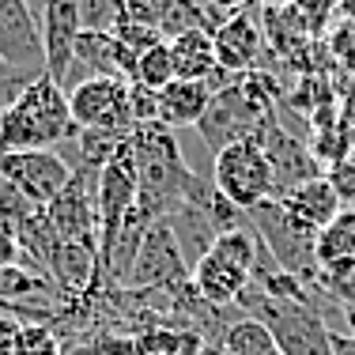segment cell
Segmentation results:
<instances>
[{"label": "cell", "instance_id": "1", "mask_svg": "<svg viewBox=\"0 0 355 355\" xmlns=\"http://www.w3.org/2000/svg\"><path fill=\"white\" fill-rule=\"evenodd\" d=\"M276 106H280V87L261 72L234 76L227 87H219L208 103L205 117L197 121V132L205 148L219 155L223 148L242 140H257L265 125L276 121Z\"/></svg>", "mask_w": 355, "mask_h": 355}, {"label": "cell", "instance_id": "2", "mask_svg": "<svg viewBox=\"0 0 355 355\" xmlns=\"http://www.w3.org/2000/svg\"><path fill=\"white\" fill-rule=\"evenodd\" d=\"M132 163H137V182L140 197L137 205L155 219L171 216L182 200H189V193L200 185V178L193 174V166L182 159L178 137L163 125H140L129 137Z\"/></svg>", "mask_w": 355, "mask_h": 355}, {"label": "cell", "instance_id": "3", "mask_svg": "<svg viewBox=\"0 0 355 355\" xmlns=\"http://www.w3.org/2000/svg\"><path fill=\"white\" fill-rule=\"evenodd\" d=\"M76 137L69 95L49 76H38L23 98L0 117V155L8 151H57Z\"/></svg>", "mask_w": 355, "mask_h": 355}, {"label": "cell", "instance_id": "4", "mask_svg": "<svg viewBox=\"0 0 355 355\" xmlns=\"http://www.w3.org/2000/svg\"><path fill=\"white\" fill-rule=\"evenodd\" d=\"M261 239L253 231V223L246 231H231L219 234L216 246L205 253V257L193 265V291L208 302V306H234L242 299V291L250 287L253 276V261H257Z\"/></svg>", "mask_w": 355, "mask_h": 355}, {"label": "cell", "instance_id": "5", "mask_svg": "<svg viewBox=\"0 0 355 355\" xmlns=\"http://www.w3.org/2000/svg\"><path fill=\"white\" fill-rule=\"evenodd\" d=\"M250 223L257 231L261 246L272 253V261L284 272L299 276L302 284H314L318 276V231L295 219L280 200H265L250 212Z\"/></svg>", "mask_w": 355, "mask_h": 355}, {"label": "cell", "instance_id": "6", "mask_svg": "<svg viewBox=\"0 0 355 355\" xmlns=\"http://www.w3.org/2000/svg\"><path fill=\"white\" fill-rule=\"evenodd\" d=\"M212 185L242 212L272 200V171L257 140H242L212 155Z\"/></svg>", "mask_w": 355, "mask_h": 355}, {"label": "cell", "instance_id": "7", "mask_svg": "<svg viewBox=\"0 0 355 355\" xmlns=\"http://www.w3.org/2000/svg\"><path fill=\"white\" fill-rule=\"evenodd\" d=\"M140 197V182H137V163H132V148L129 140L117 148V155L98 171L95 182V216H98V265H106L114 239L121 231L125 216L137 208Z\"/></svg>", "mask_w": 355, "mask_h": 355}, {"label": "cell", "instance_id": "8", "mask_svg": "<svg viewBox=\"0 0 355 355\" xmlns=\"http://www.w3.org/2000/svg\"><path fill=\"white\" fill-rule=\"evenodd\" d=\"M69 110L76 132H110V137H132V110H129V83L91 76L76 91H69Z\"/></svg>", "mask_w": 355, "mask_h": 355}, {"label": "cell", "instance_id": "9", "mask_svg": "<svg viewBox=\"0 0 355 355\" xmlns=\"http://www.w3.org/2000/svg\"><path fill=\"white\" fill-rule=\"evenodd\" d=\"M189 265H185L182 250H178L171 227L163 219L151 223V231L144 234L140 253L132 261V272L125 280V291H182L189 284Z\"/></svg>", "mask_w": 355, "mask_h": 355}, {"label": "cell", "instance_id": "10", "mask_svg": "<svg viewBox=\"0 0 355 355\" xmlns=\"http://www.w3.org/2000/svg\"><path fill=\"white\" fill-rule=\"evenodd\" d=\"M0 182L19 189L31 205L46 208L72 182V166L61 151H8L0 155Z\"/></svg>", "mask_w": 355, "mask_h": 355}, {"label": "cell", "instance_id": "11", "mask_svg": "<svg viewBox=\"0 0 355 355\" xmlns=\"http://www.w3.org/2000/svg\"><path fill=\"white\" fill-rule=\"evenodd\" d=\"M257 148L265 151L268 171H272V200H284L287 193H295L299 185L314 182V178H325L314 148H306V144L295 137V132H287L280 121L261 129Z\"/></svg>", "mask_w": 355, "mask_h": 355}, {"label": "cell", "instance_id": "12", "mask_svg": "<svg viewBox=\"0 0 355 355\" xmlns=\"http://www.w3.org/2000/svg\"><path fill=\"white\" fill-rule=\"evenodd\" d=\"M95 182H98V174L72 171V182L46 205V216H49V223H53V231L61 242H76V246H95L98 250Z\"/></svg>", "mask_w": 355, "mask_h": 355}, {"label": "cell", "instance_id": "13", "mask_svg": "<svg viewBox=\"0 0 355 355\" xmlns=\"http://www.w3.org/2000/svg\"><path fill=\"white\" fill-rule=\"evenodd\" d=\"M0 64L15 72L46 76L38 15L31 12L27 0H0Z\"/></svg>", "mask_w": 355, "mask_h": 355}, {"label": "cell", "instance_id": "14", "mask_svg": "<svg viewBox=\"0 0 355 355\" xmlns=\"http://www.w3.org/2000/svg\"><path fill=\"white\" fill-rule=\"evenodd\" d=\"M121 19L155 31L163 42H174L189 31H216L208 8L197 0H125Z\"/></svg>", "mask_w": 355, "mask_h": 355}, {"label": "cell", "instance_id": "15", "mask_svg": "<svg viewBox=\"0 0 355 355\" xmlns=\"http://www.w3.org/2000/svg\"><path fill=\"white\" fill-rule=\"evenodd\" d=\"M216 42V61L227 76H246L257 69V57L265 49V35H261L257 19L242 8V12L227 15L223 23L212 31Z\"/></svg>", "mask_w": 355, "mask_h": 355}, {"label": "cell", "instance_id": "16", "mask_svg": "<svg viewBox=\"0 0 355 355\" xmlns=\"http://www.w3.org/2000/svg\"><path fill=\"white\" fill-rule=\"evenodd\" d=\"M166 49H171V61H174V80H197V83H208L212 91L227 87L234 80L216 61L212 31H189V35L166 42Z\"/></svg>", "mask_w": 355, "mask_h": 355}, {"label": "cell", "instance_id": "17", "mask_svg": "<svg viewBox=\"0 0 355 355\" xmlns=\"http://www.w3.org/2000/svg\"><path fill=\"white\" fill-rule=\"evenodd\" d=\"M72 53H76V61L87 69V76H106V80H125V83H132L137 61H140V57L129 53L110 31H80Z\"/></svg>", "mask_w": 355, "mask_h": 355}, {"label": "cell", "instance_id": "18", "mask_svg": "<svg viewBox=\"0 0 355 355\" xmlns=\"http://www.w3.org/2000/svg\"><path fill=\"white\" fill-rule=\"evenodd\" d=\"M216 91L197 80H174L159 91V125L163 129H197Z\"/></svg>", "mask_w": 355, "mask_h": 355}, {"label": "cell", "instance_id": "19", "mask_svg": "<svg viewBox=\"0 0 355 355\" xmlns=\"http://www.w3.org/2000/svg\"><path fill=\"white\" fill-rule=\"evenodd\" d=\"M280 205H284L295 219H302L306 227H314V231H325V227L344 212L340 197L333 193V185H329L325 178H314V182L299 185L295 193H287Z\"/></svg>", "mask_w": 355, "mask_h": 355}, {"label": "cell", "instance_id": "20", "mask_svg": "<svg viewBox=\"0 0 355 355\" xmlns=\"http://www.w3.org/2000/svg\"><path fill=\"white\" fill-rule=\"evenodd\" d=\"M212 355H280V348H276V340H272L265 321L242 314L239 321L227 325V333L219 336Z\"/></svg>", "mask_w": 355, "mask_h": 355}, {"label": "cell", "instance_id": "21", "mask_svg": "<svg viewBox=\"0 0 355 355\" xmlns=\"http://www.w3.org/2000/svg\"><path fill=\"white\" fill-rule=\"evenodd\" d=\"M355 261V208H344L325 231H318V268Z\"/></svg>", "mask_w": 355, "mask_h": 355}, {"label": "cell", "instance_id": "22", "mask_svg": "<svg viewBox=\"0 0 355 355\" xmlns=\"http://www.w3.org/2000/svg\"><path fill=\"white\" fill-rule=\"evenodd\" d=\"M132 83H140V87H148V91H163L166 83H174V61H171L166 42H159V46H151L148 53H140Z\"/></svg>", "mask_w": 355, "mask_h": 355}, {"label": "cell", "instance_id": "23", "mask_svg": "<svg viewBox=\"0 0 355 355\" xmlns=\"http://www.w3.org/2000/svg\"><path fill=\"white\" fill-rule=\"evenodd\" d=\"M12 355H61V336L53 325L46 321H27L15 333V348Z\"/></svg>", "mask_w": 355, "mask_h": 355}, {"label": "cell", "instance_id": "24", "mask_svg": "<svg viewBox=\"0 0 355 355\" xmlns=\"http://www.w3.org/2000/svg\"><path fill=\"white\" fill-rule=\"evenodd\" d=\"M80 31H114V23L121 19L125 0H72Z\"/></svg>", "mask_w": 355, "mask_h": 355}, {"label": "cell", "instance_id": "25", "mask_svg": "<svg viewBox=\"0 0 355 355\" xmlns=\"http://www.w3.org/2000/svg\"><path fill=\"white\" fill-rule=\"evenodd\" d=\"M325 182L333 185V193L340 197L344 208H355V155H344L336 163H329Z\"/></svg>", "mask_w": 355, "mask_h": 355}, {"label": "cell", "instance_id": "26", "mask_svg": "<svg viewBox=\"0 0 355 355\" xmlns=\"http://www.w3.org/2000/svg\"><path fill=\"white\" fill-rule=\"evenodd\" d=\"M35 80H38V76H31V72H15V69H8V64H0V117H4L15 103H19L23 91H27Z\"/></svg>", "mask_w": 355, "mask_h": 355}, {"label": "cell", "instance_id": "27", "mask_svg": "<svg viewBox=\"0 0 355 355\" xmlns=\"http://www.w3.org/2000/svg\"><path fill=\"white\" fill-rule=\"evenodd\" d=\"M87 340L95 355H137V336L132 333H95Z\"/></svg>", "mask_w": 355, "mask_h": 355}, {"label": "cell", "instance_id": "28", "mask_svg": "<svg viewBox=\"0 0 355 355\" xmlns=\"http://www.w3.org/2000/svg\"><path fill=\"white\" fill-rule=\"evenodd\" d=\"M0 265H27L19 239H15V231L8 223H0Z\"/></svg>", "mask_w": 355, "mask_h": 355}, {"label": "cell", "instance_id": "29", "mask_svg": "<svg viewBox=\"0 0 355 355\" xmlns=\"http://www.w3.org/2000/svg\"><path fill=\"white\" fill-rule=\"evenodd\" d=\"M246 4H250V0H205V8H208V15H212V23H216V27L227 19V15L242 12Z\"/></svg>", "mask_w": 355, "mask_h": 355}, {"label": "cell", "instance_id": "30", "mask_svg": "<svg viewBox=\"0 0 355 355\" xmlns=\"http://www.w3.org/2000/svg\"><path fill=\"white\" fill-rule=\"evenodd\" d=\"M329 348H333V355H355V336H344L336 329H329Z\"/></svg>", "mask_w": 355, "mask_h": 355}, {"label": "cell", "instance_id": "31", "mask_svg": "<svg viewBox=\"0 0 355 355\" xmlns=\"http://www.w3.org/2000/svg\"><path fill=\"white\" fill-rule=\"evenodd\" d=\"M333 302H336V306H355V268L348 272V280H344L340 287H336Z\"/></svg>", "mask_w": 355, "mask_h": 355}, {"label": "cell", "instance_id": "32", "mask_svg": "<svg viewBox=\"0 0 355 355\" xmlns=\"http://www.w3.org/2000/svg\"><path fill=\"white\" fill-rule=\"evenodd\" d=\"M344 314V325H348V336H355V306H340Z\"/></svg>", "mask_w": 355, "mask_h": 355}, {"label": "cell", "instance_id": "33", "mask_svg": "<svg viewBox=\"0 0 355 355\" xmlns=\"http://www.w3.org/2000/svg\"><path fill=\"white\" fill-rule=\"evenodd\" d=\"M27 4H31V12H35V15H38V4H42V0H27Z\"/></svg>", "mask_w": 355, "mask_h": 355}, {"label": "cell", "instance_id": "34", "mask_svg": "<svg viewBox=\"0 0 355 355\" xmlns=\"http://www.w3.org/2000/svg\"><path fill=\"white\" fill-rule=\"evenodd\" d=\"M272 4H284V0H272Z\"/></svg>", "mask_w": 355, "mask_h": 355}, {"label": "cell", "instance_id": "35", "mask_svg": "<svg viewBox=\"0 0 355 355\" xmlns=\"http://www.w3.org/2000/svg\"><path fill=\"white\" fill-rule=\"evenodd\" d=\"M197 4H205V0H197Z\"/></svg>", "mask_w": 355, "mask_h": 355}, {"label": "cell", "instance_id": "36", "mask_svg": "<svg viewBox=\"0 0 355 355\" xmlns=\"http://www.w3.org/2000/svg\"><path fill=\"white\" fill-rule=\"evenodd\" d=\"M205 355H212V352H205Z\"/></svg>", "mask_w": 355, "mask_h": 355}]
</instances>
